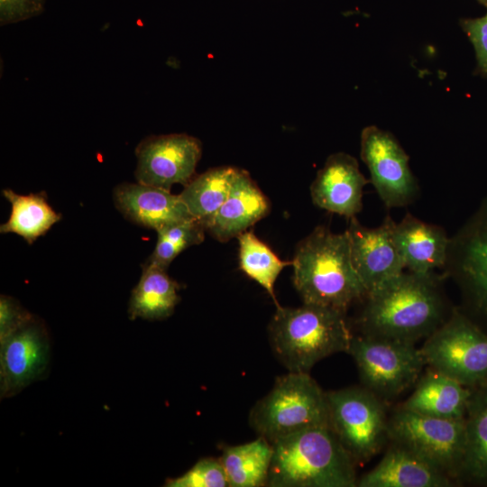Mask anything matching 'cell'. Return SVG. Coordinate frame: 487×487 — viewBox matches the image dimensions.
<instances>
[{"instance_id": "obj_23", "label": "cell", "mask_w": 487, "mask_h": 487, "mask_svg": "<svg viewBox=\"0 0 487 487\" xmlns=\"http://www.w3.org/2000/svg\"><path fill=\"white\" fill-rule=\"evenodd\" d=\"M237 170L230 166L209 169L195 176L179 194L192 216L205 228L227 198Z\"/></svg>"}, {"instance_id": "obj_6", "label": "cell", "mask_w": 487, "mask_h": 487, "mask_svg": "<svg viewBox=\"0 0 487 487\" xmlns=\"http://www.w3.org/2000/svg\"><path fill=\"white\" fill-rule=\"evenodd\" d=\"M329 427L356 465L389 443L388 403L363 386L326 392Z\"/></svg>"}, {"instance_id": "obj_29", "label": "cell", "mask_w": 487, "mask_h": 487, "mask_svg": "<svg viewBox=\"0 0 487 487\" xmlns=\"http://www.w3.org/2000/svg\"><path fill=\"white\" fill-rule=\"evenodd\" d=\"M34 317L14 298L0 297V343L28 324Z\"/></svg>"}, {"instance_id": "obj_5", "label": "cell", "mask_w": 487, "mask_h": 487, "mask_svg": "<svg viewBox=\"0 0 487 487\" xmlns=\"http://www.w3.org/2000/svg\"><path fill=\"white\" fill-rule=\"evenodd\" d=\"M250 425L269 442L316 427H329L326 392L308 372H289L253 408Z\"/></svg>"}, {"instance_id": "obj_3", "label": "cell", "mask_w": 487, "mask_h": 487, "mask_svg": "<svg viewBox=\"0 0 487 487\" xmlns=\"http://www.w3.org/2000/svg\"><path fill=\"white\" fill-rule=\"evenodd\" d=\"M267 486L354 487L356 464L329 427L307 428L271 443Z\"/></svg>"}, {"instance_id": "obj_12", "label": "cell", "mask_w": 487, "mask_h": 487, "mask_svg": "<svg viewBox=\"0 0 487 487\" xmlns=\"http://www.w3.org/2000/svg\"><path fill=\"white\" fill-rule=\"evenodd\" d=\"M200 141L186 133L151 135L135 148L137 182L170 191L186 186L196 175L201 158Z\"/></svg>"}, {"instance_id": "obj_11", "label": "cell", "mask_w": 487, "mask_h": 487, "mask_svg": "<svg viewBox=\"0 0 487 487\" xmlns=\"http://www.w3.org/2000/svg\"><path fill=\"white\" fill-rule=\"evenodd\" d=\"M361 158L385 207H403L416 200L419 190L409 155L391 133L375 125L365 127L361 133Z\"/></svg>"}, {"instance_id": "obj_27", "label": "cell", "mask_w": 487, "mask_h": 487, "mask_svg": "<svg viewBox=\"0 0 487 487\" xmlns=\"http://www.w3.org/2000/svg\"><path fill=\"white\" fill-rule=\"evenodd\" d=\"M205 226L196 219L165 226L157 231L154 251L146 262L166 269L187 248L201 244Z\"/></svg>"}, {"instance_id": "obj_16", "label": "cell", "mask_w": 487, "mask_h": 487, "mask_svg": "<svg viewBox=\"0 0 487 487\" xmlns=\"http://www.w3.org/2000/svg\"><path fill=\"white\" fill-rule=\"evenodd\" d=\"M117 209L129 221L155 230L195 219L179 195L142 183H123L114 190Z\"/></svg>"}, {"instance_id": "obj_21", "label": "cell", "mask_w": 487, "mask_h": 487, "mask_svg": "<svg viewBox=\"0 0 487 487\" xmlns=\"http://www.w3.org/2000/svg\"><path fill=\"white\" fill-rule=\"evenodd\" d=\"M179 283L167 270L145 262L138 284L132 290L128 313L131 319L161 320L172 315L179 296Z\"/></svg>"}, {"instance_id": "obj_14", "label": "cell", "mask_w": 487, "mask_h": 487, "mask_svg": "<svg viewBox=\"0 0 487 487\" xmlns=\"http://www.w3.org/2000/svg\"><path fill=\"white\" fill-rule=\"evenodd\" d=\"M1 397H12L44 374L50 338L36 317L0 343Z\"/></svg>"}, {"instance_id": "obj_20", "label": "cell", "mask_w": 487, "mask_h": 487, "mask_svg": "<svg viewBox=\"0 0 487 487\" xmlns=\"http://www.w3.org/2000/svg\"><path fill=\"white\" fill-rule=\"evenodd\" d=\"M411 395L400 406L427 416L463 419L473 389L427 367L414 386Z\"/></svg>"}, {"instance_id": "obj_24", "label": "cell", "mask_w": 487, "mask_h": 487, "mask_svg": "<svg viewBox=\"0 0 487 487\" xmlns=\"http://www.w3.org/2000/svg\"><path fill=\"white\" fill-rule=\"evenodd\" d=\"M2 194L10 202L12 209L9 219L1 225L0 232L14 233L29 244L44 235L62 217L49 205L43 191L19 195L5 188Z\"/></svg>"}, {"instance_id": "obj_15", "label": "cell", "mask_w": 487, "mask_h": 487, "mask_svg": "<svg viewBox=\"0 0 487 487\" xmlns=\"http://www.w3.org/2000/svg\"><path fill=\"white\" fill-rule=\"evenodd\" d=\"M370 182L354 156L336 152L317 171L310 186L311 198L317 207L350 219L362 211L363 188Z\"/></svg>"}, {"instance_id": "obj_22", "label": "cell", "mask_w": 487, "mask_h": 487, "mask_svg": "<svg viewBox=\"0 0 487 487\" xmlns=\"http://www.w3.org/2000/svg\"><path fill=\"white\" fill-rule=\"evenodd\" d=\"M465 421V445L458 482L487 483V383L473 389Z\"/></svg>"}, {"instance_id": "obj_30", "label": "cell", "mask_w": 487, "mask_h": 487, "mask_svg": "<svg viewBox=\"0 0 487 487\" xmlns=\"http://www.w3.org/2000/svg\"><path fill=\"white\" fill-rule=\"evenodd\" d=\"M464 32L472 42L477 61L476 73L487 76V13L485 15L461 22Z\"/></svg>"}, {"instance_id": "obj_26", "label": "cell", "mask_w": 487, "mask_h": 487, "mask_svg": "<svg viewBox=\"0 0 487 487\" xmlns=\"http://www.w3.org/2000/svg\"><path fill=\"white\" fill-rule=\"evenodd\" d=\"M237 239L240 269L265 289L276 307L280 306L274 294V283L281 271L292 262L280 260L252 230L244 232Z\"/></svg>"}, {"instance_id": "obj_9", "label": "cell", "mask_w": 487, "mask_h": 487, "mask_svg": "<svg viewBox=\"0 0 487 487\" xmlns=\"http://www.w3.org/2000/svg\"><path fill=\"white\" fill-rule=\"evenodd\" d=\"M427 367L471 389L487 383V334L459 308L420 347Z\"/></svg>"}, {"instance_id": "obj_28", "label": "cell", "mask_w": 487, "mask_h": 487, "mask_svg": "<svg viewBox=\"0 0 487 487\" xmlns=\"http://www.w3.org/2000/svg\"><path fill=\"white\" fill-rule=\"evenodd\" d=\"M164 486L226 487L229 483L219 458L207 457L200 459L184 474L168 479Z\"/></svg>"}, {"instance_id": "obj_18", "label": "cell", "mask_w": 487, "mask_h": 487, "mask_svg": "<svg viewBox=\"0 0 487 487\" xmlns=\"http://www.w3.org/2000/svg\"><path fill=\"white\" fill-rule=\"evenodd\" d=\"M393 237L408 271L427 274L444 267L450 237L443 227L408 213L395 223Z\"/></svg>"}, {"instance_id": "obj_17", "label": "cell", "mask_w": 487, "mask_h": 487, "mask_svg": "<svg viewBox=\"0 0 487 487\" xmlns=\"http://www.w3.org/2000/svg\"><path fill=\"white\" fill-rule=\"evenodd\" d=\"M270 209L268 198L246 170L238 169L227 198L206 230L217 241L225 243L265 217Z\"/></svg>"}, {"instance_id": "obj_4", "label": "cell", "mask_w": 487, "mask_h": 487, "mask_svg": "<svg viewBox=\"0 0 487 487\" xmlns=\"http://www.w3.org/2000/svg\"><path fill=\"white\" fill-rule=\"evenodd\" d=\"M344 311L303 303L299 308L276 307L269 325L271 349L293 372H308L320 360L348 354L352 338Z\"/></svg>"}, {"instance_id": "obj_2", "label": "cell", "mask_w": 487, "mask_h": 487, "mask_svg": "<svg viewBox=\"0 0 487 487\" xmlns=\"http://www.w3.org/2000/svg\"><path fill=\"white\" fill-rule=\"evenodd\" d=\"M291 262L293 283L303 303L346 312L367 295L352 262L346 231L335 234L324 225L316 227L299 243Z\"/></svg>"}, {"instance_id": "obj_1", "label": "cell", "mask_w": 487, "mask_h": 487, "mask_svg": "<svg viewBox=\"0 0 487 487\" xmlns=\"http://www.w3.org/2000/svg\"><path fill=\"white\" fill-rule=\"evenodd\" d=\"M442 278L401 272L364 298L358 317L360 334L416 344L427 338L450 316Z\"/></svg>"}, {"instance_id": "obj_10", "label": "cell", "mask_w": 487, "mask_h": 487, "mask_svg": "<svg viewBox=\"0 0 487 487\" xmlns=\"http://www.w3.org/2000/svg\"><path fill=\"white\" fill-rule=\"evenodd\" d=\"M348 354L363 386L388 404L415 386L427 366L416 344L362 334L353 336Z\"/></svg>"}, {"instance_id": "obj_13", "label": "cell", "mask_w": 487, "mask_h": 487, "mask_svg": "<svg viewBox=\"0 0 487 487\" xmlns=\"http://www.w3.org/2000/svg\"><path fill=\"white\" fill-rule=\"evenodd\" d=\"M395 223L387 216L379 226L370 228L363 225L355 216L350 218L345 231L351 259L367 294L405 269L393 237Z\"/></svg>"}, {"instance_id": "obj_7", "label": "cell", "mask_w": 487, "mask_h": 487, "mask_svg": "<svg viewBox=\"0 0 487 487\" xmlns=\"http://www.w3.org/2000/svg\"><path fill=\"white\" fill-rule=\"evenodd\" d=\"M443 270L460 290L459 308L487 334V197L450 237Z\"/></svg>"}, {"instance_id": "obj_25", "label": "cell", "mask_w": 487, "mask_h": 487, "mask_svg": "<svg viewBox=\"0 0 487 487\" xmlns=\"http://www.w3.org/2000/svg\"><path fill=\"white\" fill-rule=\"evenodd\" d=\"M272 445L262 436L254 441L226 446L219 460L230 487L267 486Z\"/></svg>"}, {"instance_id": "obj_8", "label": "cell", "mask_w": 487, "mask_h": 487, "mask_svg": "<svg viewBox=\"0 0 487 487\" xmlns=\"http://www.w3.org/2000/svg\"><path fill=\"white\" fill-rule=\"evenodd\" d=\"M389 443L412 452L458 482L465 445L464 418L427 416L398 405L389 415Z\"/></svg>"}, {"instance_id": "obj_31", "label": "cell", "mask_w": 487, "mask_h": 487, "mask_svg": "<svg viewBox=\"0 0 487 487\" xmlns=\"http://www.w3.org/2000/svg\"><path fill=\"white\" fill-rule=\"evenodd\" d=\"M46 0H0V24L2 26L23 22L40 15Z\"/></svg>"}, {"instance_id": "obj_19", "label": "cell", "mask_w": 487, "mask_h": 487, "mask_svg": "<svg viewBox=\"0 0 487 487\" xmlns=\"http://www.w3.org/2000/svg\"><path fill=\"white\" fill-rule=\"evenodd\" d=\"M455 482L412 452L390 444L380 463L357 480L359 487H449Z\"/></svg>"}, {"instance_id": "obj_32", "label": "cell", "mask_w": 487, "mask_h": 487, "mask_svg": "<svg viewBox=\"0 0 487 487\" xmlns=\"http://www.w3.org/2000/svg\"><path fill=\"white\" fill-rule=\"evenodd\" d=\"M481 4L487 6V0H478Z\"/></svg>"}]
</instances>
